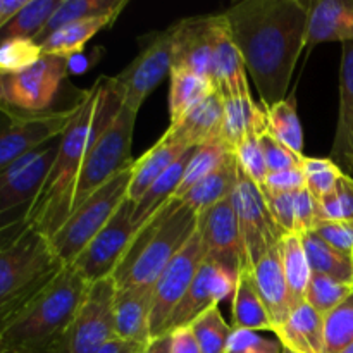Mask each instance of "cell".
<instances>
[{
    "instance_id": "cell-49",
    "label": "cell",
    "mask_w": 353,
    "mask_h": 353,
    "mask_svg": "<svg viewBox=\"0 0 353 353\" xmlns=\"http://www.w3.org/2000/svg\"><path fill=\"white\" fill-rule=\"evenodd\" d=\"M319 223L317 200L307 188L295 193V233L305 234L314 231Z\"/></svg>"
},
{
    "instance_id": "cell-24",
    "label": "cell",
    "mask_w": 353,
    "mask_h": 353,
    "mask_svg": "<svg viewBox=\"0 0 353 353\" xmlns=\"http://www.w3.org/2000/svg\"><path fill=\"white\" fill-rule=\"evenodd\" d=\"M150 314L152 286L116 290L114 324L117 340L147 345L152 340Z\"/></svg>"
},
{
    "instance_id": "cell-8",
    "label": "cell",
    "mask_w": 353,
    "mask_h": 353,
    "mask_svg": "<svg viewBox=\"0 0 353 353\" xmlns=\"http://www.w3.org/2000/svg\"><path fill=\"white\" fill-rule=\"evenodd\" d=\"M171 69L172 28H168L140 38V52L119 74L110 78V83L123 107L138 114L150 93L171 74Z\"/></svg>"
},
{
    "instance_id": "cell-11",
    "label": "cell",
    "mask_w": 353,
    "mask_h": 353,
    "mask_svg": "<svg viewBox=\"0 0 353 353\" xmlns=\"http://www.w3.org/2000/svg\"><path fill=\"white\" fill-rule=\"evenodd\" d=\"M205 257L207 248L196 228L195 234L190 238L188 243L174 255V259L161 272L157 281L152 285V338L164 334L172 312L190 290Z\"/></svg>"
},
{
    "instance_id": "cell-18",
    "label": "cell",
    "mask_w": 353,
    "mask_h": 353,
    "mask_svg": "<svg viewBox=\"0 0 353 353\" xmlns=\"http://www.w3.org/2000/svg\"><path fill=\"white\" fill-rule=\"evenodd\" d=\"M216 16L186 17L172 24V69L212 81Z\"/></svg>"
},
{
    "instance_id": "cell-61",
    "label": "cell",
    "mask_w": 353,
    "mask_h": 353,
    "mask_svg": "<svg viewBox=\"0 0 353 353\" xmlns=\"http://www.w3.org/2000/svg\"><path fill=\"white\" fill-rule=\"evenodd\" d=\"M3 30V24H2V21H0V31Z\"/></svg>"
},
{
    "instance_id": "cell-5",
    "label": "cell",
    "mask_w": 353,
    "mask_h": 353,
    "mask_svg": "<svg viewBox=\"0 0 353 353\" xmlns=\"http://www.w3.org/2000/svg\"><path fill=\"white\" fill-rule=\"evenodd\" d=\"M64 269L43 234L26 228L0 248V334L9 330Z\"/></svg>"
},
{
    "instance_id": "cell-25",
    "label": "cell",
    "mask_w": 353,
    "mask_h": 353,
    "mask_svg": "<svg viewBox=\"0 0 353 353\" xmlns=\"http://www.w3.org/2000/svg\"><path fill=\"white\" fill-rule=\"evenodd\" d=\"M186 150H188V147L179 143L178 140L171 137L169 131H165L161 140L131 165L128 200H131L133 203L137 202L154 185L155 179L161 178Z\"/></svg>"
},
{
    "instance_id": "cell-14",
    "label": "cell",
    "mask_w": 353,
    "mask_h": 353,
    "mask_svg": "<svg viewBox=\"0 0 353 353\" xmlns=\"http://www.w3.org/2000/svg\"><path fill=\"white\" fill-rule=\"evenodd\" d=\"M74 105L38 114H7L0 123V171L64 133Z\"/></svg>"
},
{
    "instance_id": "cell-12",
    "label": "cell",
    "mask_w": 353,
    "mask_h": 353,
    "mask_svg": "<svg viewBox=\"0 0 353 353\" xmlns=\"http://www.w3.org/2000/svg\"><path fill=\"white\" fill-rule=\"evenodd\" d=\"M233 203L241 240H243L245 255H247V265L250 269L265 252L279 245L286 233L276 224L261 186L245 172L241 165L238 168V183L233 192Z\"/></svg>"
},
{
    "instance_id": "cell-60",
    "label": "cell",
    "mask_w": 353,
    "mask_h": 353,
    "mask_svg": "<svg viewBox=\"0 0 353 353\" xmlns=\"http://www.w3.org/2000/svg\"><path fill=\"white\" fill-rule=\"evenodd\" d=\"M283 353H293V352H290V350H286V348H283Z\"/></svg>"
},
{
    "instance_id": "cell-62",
    "label": "cell",
    "mask_w": 353,
    "mask_h": 353,
    "mask_svg": "<svg viewBox=\"0 0 353 353\" xmlns=\"http://www.w3.org/2000/svg\"><path fill=\"white\" fill-rule=\"evenodd\" d=\"M352 261H353V252H352Z\"/></svg>"
},
{
    "instance_id": "cell-16",
    "label": "cell",
    "mask_w": 353,
    "mask_h": 353,
    "mask_svg": "<svg viewBox=\"0 0 353 353\" xmlns=\"http://www.w3.org/2000/svg\"><path fill=\"white\" fill-rule=\"evenodd\" d=\"M236 276V272L231 271L228 265L207 255L190 290L172 312L164 334L190 326L203 312L219 305L221 300L234 292Z\"/></svg>"
},
{
    "instance_id": "cell-35",
    "label": "cell",
    "mask_w": 353,
    "mask_h": 353,
    "mask_svg": "<svg viewBox=\"0 0 353 353\" xmlns=\"http://www.w3.org/2000/svg\"><path fill=\"white\" fill-rule=\"evenodd\" d=\"M126 0H61L59 7L55 9L54 16L47 23L45 30L37 38V43L40 45L45 38L61 26H65L74 21L86 19V17L100 16V14L114 12V10H123L126 7Z\"/></svg>"
},
{
    "instance_id": "cell-51",
    "label": "cell",
    "mask_w": 353,
    "mask_h": 353,
    "mask_svg": "<svg viewBox=\"0 0 353 353\" xmlns=\"http://www.w3.org/2000/svg\"><path fill=\"white\" fill-rule=\"evenodd\" d=\"M171 334V353H202L192 327H179Z\"/></svg>"
},
{
    "instance_id": "cell-22",
    "label": "cell",
    "mask_w": 353,
    "mask_h": 353,
    "mask_svg": "<svg viewBox=\"0 0 353 353\" xmlns=\"http://www.w3.org/2000/svg\"><path fill=\"white\" fill-rule=\"evenodd\" d=\"M254 285L268 309L272 326L279 327L290 314L293 312L292 300H290L288 286H286L285 274H283L281 254L279 245L265 252L257 262L250 268Z\"/></svg>"
},
{
    "instance_id": "cell-27",
    "label": "cell",
    "mask_w": 353,
    "mask_h": 353,
    "mask_svg": "<svg viewBox=\"0 0 353 353\" xmlns=\"http://www.w3.org/2000/svg\"><path fill=\"white\" fill-rule=\"evenodd\" d=\"M121 12L123 10H114V12L86 17V19L61 26L41 41V52L43 55H54V57H62L69 61L72 55L79 54L97 33L109 28L119 17Z\"/></svg>"
},
{
    "instance_id": "cell-6",
    "label": "cell",
    "mask_w": 353,
    "mask_h": 353,
    "mask_svg": "<svg viewBox=\"0 0 353 353\" xmlns=\"http://www.w3.org/2000/svg\"><path fill=\"white\" fill-rule=\"evenodd\" d=\"M137 112L121 107L112 123L100 133L81 165L71 195V214L103 185L133 165L131 143ZM69 214V216H71Z\"/></svg>"
},
{
    "instance_id": "cell-57",
    "label": "cell",
    "mask_w": 353,
    "mask_h": 353,
    "mask_svg": "<svg viewBox=\"0 0 353 353\" xmlns=\"http://www.w3.org/2000/svg\"><path fill=\"white\" fill-rule=\"evenodd\" d=\"M340 353H353V343L350 345V347L345 348V350H343V352H340Z\"/></svg>"
},
{
    "instance_id": "cell-45",
    "label": "cell",
    "mask_w": 353,
    "mask_h": 353,
    "mask_svg": "<svg viewBox=\"0 0 353 353\" xmlns=\"http://www.w3.org/2000/svg\"><path fill=\"white\" fill-rule=\"evenodd\" d=\"M261 148L262 154H264L265 165H268V174L269 172L300 168V165H302V159L305 157V155H299L293 150H290L285 143H281V141L268 130V126H265V130L261 133Z\"/></svg>"
},
{
    "instance_id": "cell-56",
    "label": "cell",
    "mask_w": 353,
    "mask_h": 353,
    "mask_svg": "<svg viewBox=\"0 0 353 353\" xmlns=\"http://www.w3.org/2000/svg\"><path fill=\"white\" fill-rule=\"evenodd\" d=\"M0 112L3 114H14L17 110H12L6 102V97H3V76L0 74Z\"/></svg>"
},
{
    "instance_id": "cell-13",
    "label": "cell",
    "mask_w": 353,
    "mask_h": 353,
    "mask_svg": "<svg viewBox=\"0 0 353 353\" xmlns=\"http://www.w3.org/2000/svg\"><path fill=\"white\" fill-rule=\"evenodd\" d=\"M138 230L140 228L133 223V202L126 199L69 268L74 269L86 283L110 278Z\"/></svg>"
},
{
    "instance_id": "cell-15",
    "label": "cell",
    "mask_w": 353,
    "mask_h": 353,
    "mask_svg": "<svg viewBox=\"0 0 353 353\" xmlns=\"http://www.w3.org/2000/svg\"><path fill=\"white\" fill-rule=\"evenodd\" d=\"M68 59L43 55L24 71L3 76V97L7 105L24 114L47 112L68 76Z\"/></svg>"
},
{
    "instance_id": "cell-39",
    "label": "cell",
    "mask_w": 353,
    "mask_h": 353,
    "mask_svg": "<svg viewBox=\"0 0 353 353\" xmlns=\"http://www.w3.org/2000/svg\"><path fill=\"white\" fill-rule=\"evenodd\" d=\"M353 343V290L324 316V353H340Z\"/></svg>"
},
{
    "instance_id": "cell-59",
    "label": "cell",
    "mask_w": 353,
    "mask_h": 353,
    "mask_svg": "<svg viewBox=\"0 0 353 353\" xmlns=\"http://www.w3.org/2000/svg\"><path fill=\"white\" fill-rule=\"evenodd\" d=\"M6 117H7V114L0 112V123H2V121H3V119H6Z\"/></svg>"
},
{
    "instance_id": "cell-3",
    "label": "cell",
    "mask_w": 353,
    "mask_h": 353,
    "mask_svg": "<svg viewBox=\"0 0 353 353\" xmlns=\"http://www.w3.org/2000/svg\"><path fill=\"white\" fill-rule=\"evenodd\" d=\"M199 228V212L172 199L134 234L130 248L114 271L116 288L152 286L165 265L188 243Z\"/></svg>"
},
{
    "instance_id": "cell-20",
    "label": "cell",
    "mask_w": 353,
    "mask_h": 353,
    "mask_svg": "<svg viewBox=\"0 0 353 353\" xmlns=\"http://www.w3.org/2000/svg\"><path fill=\"white\" fill-rule=\"evenodd\" d=\"M171 137L188 148L223 143L224 105L219 93H212L203 102L186 112L178 123L168 128Z\"/></svg>"
},
{
    "instance_id": "cell-19",
    "label": "cell",
    "mask_w": 353,
    "mask_h": 353,
    "mask_svg": "<svg viewBox=\"0 0 353 353\" xmlns=\"http://www.w3.org/2000/svg\"><path fill=\"white\" fill-rule=\"evenodd\" d=\"M212 83L223 100L250 97L247 69H245L240 52L231 40L230 30H228L223 14H217L216 33H214Z\"/></svg>"
},
{
    "instance_id": "cell-43",
    "label": "cell",
    "mask_w": 353,
    "mask_h": 353,
    "mask_svg": "<svg viewBox=\"0 0 353 353\" xmlns=\"http://www.w3.org/2000/svg\"><path fill=\"white\" fill-rule=\"evenodd\" d=\"M300 168H302L303 174H305L307 190L312 193L316 200H321L323 196L330 195L336 188L338 179L343 176V171L331 159L303 157Z\"/></svg>"
},
{
    "instance_id": "cell-17",
    "label": "cell",
    "mask_w": 353,
    "mask_h": 353,
    "mask_svg": "<svg viewBox=\"0 0 353 353\" xmlns=\"http://www.w3.org/2000/svg\"><path fill=\"white\" fill-rule=\"evenodd\" d=\"M199 233L209 257L228 265L236 274L241 269H248L233 195L199 214Z\"/></svg>"
},
{
    "instance_id": "cell-37",
    "label": "cell",
    "mask_w": 353,
    "mask_h": 353,
    "mask_svg": "<svg viewBox=\"0 0 353 353\" xmlns=\"http://www.w3.org/2000/svg\"><path fill=\"white\" fill-rule=\"evenodd\" d=\"M190 327L199 341L202 353H228L234 330L224 321L219 305L212 307L202 316L196 317L190 324Z\"/></svg>"
},
{
    "instance_id": "cell-47",
    "label": "cell",
    "mask_w": 353,
    "mask_h": 353,
    "mask_svg": "<svg viewBox=\"0 0 353 353\" xmlns=\"http://www.w3.org/2000/svg\"><path fill=\"white\" fill-rule=\"evenodd\" d=\"M314 233L343 254L353 252V221H324L314 228Z\"/></svg>"
},
{
    "instance_id": "cell-55",
    "label": "cell",
    "mask_w": 353,
    "mask_h": 353,
    "mask_svg": "<svg viewBox=\"0 0 353 353\" xmlns=\"http://www.w3.org/2000/svg\"><path fill=\"white\" fill-rule=\"evenodd\" d=\"M26 228L28 226L24 221H21V223L9 224V226H6V228H0V248H3L6 245H9L10 241L16 240V238L19 236V234L23 233Z\"/></svg>"
},
{
    "instance_id": "cell-52",
    "label": "cell",
    "mask_w": 353,
    "mask_h": 353,
    "mask_svg": "<svg viewBox=\"0 0 353 353\" xmlns=\"http://www.w3.org/2000/svg\"><path fill=\"white\" fill-rule=\"evenodd\" d=\"M138 353H171V334L165 333L161 336H155L147 345L140 348Z\"/></svg>"
},
{
    "instance_id": "cell-26",
    "label": "cell",
    "mask_w": 353,
    "mask_h": 353,
    "mask_svg": "<svg viewBox=\"0 0 353 353\" xmlns=\"http://www.w3.org/2000/svg\"><path fill=\"white\" fill-rule=\"evenodd\" d=\"M283 348L293 353H324V316L303 302L276 327Z\"/></svg>"
},
{
    "instance_id": "cell-2",
    "label": "cell",
    "mask_w": 353,
    "mask_h": 353,
    "mask_svg": "<svg viewBox=\"0 0 353 353\" xmlns=\"http://www.w3.org/2000/svg\"><path fill=\"white\" fill-rule=\"evenodd\" d=\"M123 107L110 78L100 76L74 103V114L59 138L55 161L43 186L26 210L24 223L50 238L71 214V195L86 155Z\"/></svg>"
},
{
    "instance_id": "cell-23",
    "label": "cell",
    "mask_w": 353,
    "mask_h": 353,
    "mask_svg": "<svg viewBox=\"0 0 353 353\" xmlns=\"http://www.w3.org/2000/svg\"><path fill=\"white\" fill-rule=\"evenodd\" d=\"M327 41H353V0H314L309 3L305 48Z\"/></svg>"
},
{
    "instance_id": "cell-32",
    "label": "cell",
    "mask_w": 353,
    "mask_h": 353,
    "mask_svg": "<svg viewBox=\"0 0 353 353\" xmlns=\"http://www.w3.org/2000/svg\"><path fill=\"white\" fill-rule=\"evenodd\" d=\"M303 247L309 259L310 271L330 276L345 285H353V261L352 255L343 254L331 247L330 243L317 236L314 231L302 234Z\"/></svg>"
},
{
    "instance_id": "cell-41",
    "label": "cell",
    "mask_w": 353,
    "mask_h": 353,
    "mask_svg": "<svg viewBox=\"0 0 353 353\" xmlns=\"http://www.w3.org/2000/svg\"><path fill=\"white\" fill-rule=\"evenodd\" d=\"M353 285L336 281L330 276L312 272L305 292V303H309L321 316H327L352 293Z\"/></svg>"
},
{
    "instance_id": "cell-48",
    "label": "cell",
    "mask_w": 353,
    "mask_h": 353,
    "mask_svg": "<svg viewBox=\"0 0 353 353\" xmlns=\"http://www.w3.org/2000/svg\"><path fill=\"white\" fill-rule=\"evenodd\" d=\"M276 224L285 233H295V193H271L261 188Z\"/></svg>"
},
{
    "instance_id": "cell-7",
    "label": "cell",
    "mask_w": 353,
    "mask_h": 353,
    "mask_svg": "<svg viewBox=\"0 0 353 353\" xmlns=\"http://www.w3.org/2000/svg\"><path fill=\"white\" fill-rule=\"evenodd\" d=\"M131 168L110 179L81 203L64 224L48 238L52 250L64 265H71L86 245L109 223L128 199Z\"/></svg>"
},
{
    "instance_id": "cell-29",
    "label": "cell",
    "mask_w": 353,
    "mask_h": 353,
    "mask_svg": "<svg viewBox=\"0 0 353 353\" xmlns=\"http://www.w3.org/2000/svg\"><path fill=\"white\" fill-rule=\"evenodd\" d=\"M238 168H240V164H238L236 155H231L217 171L200 179L178 200L185 205L192 207L199 214L203 212L209 207L219 203L221 200L233 195L238 183Z\"/></svg>"
},
{
    "instance_id": "cell-10",
    "label": "cell",
    "mask_w": 353,
    "mask_h": 353,
    "mask_svg": "<svg viewBox=\"0 0 353 353\" xmlns=\"http://www.w3.org/2000/svg\"><path fill=\"white\" fill-rule=\"evenodd\" d=\"M59 138L30 152L0 171V228L24 221L14 214L19 212L23 217L26 216V210L43 186L54 164Z\"/></svg>"
},
{
    "instance_id": "cell-30",
    "label": "cell",
    "mask_w": 353,
    "mask_h": 353,
    "mask_svg": "<svg viewBox=\"0 0 353 353\" xmlns=\"http://www.w3.org/2000/svg\"><path fill=\"white\" fill-rule=\"evenodd\" d=\"M195 148H188L164 174L159 179H155L154 185L133 203V223L138 228L143 223H147L159 209L165 205L168 202H171L174 199L176 192H178L179 185H181V179L185 176V169L188 165L190 157L193 155Z\"/></svg>"
},
{
    "instance_id": "cell-40",
    "label": "cell",
    "mask_w": 353,
    "mask_h": 353,
    "mask_svg": "<svg viewBox=\"0 0 353 353\" xmlns=\"http://www.w3.org/2000/svg\"><path fill=\"white\" fill-rule=\"evenodd\" d=\"M265 126H268L265 110H262L261 116L252 124V128L247 131L243 140L240 141V145L234 150V155H236L240 165L257 185H262L268 178V165H265L264 154H262L261 148V133L265 130Z\"/></svg>"
},
{
    "instance_id": "cell-21",
    "label": "cell",
    "mask_w": 353,
    "mask_h": 353,
    "mask_svg": "<svg viewBox=\"0 0 353 353\" xmlns=\"http://www.w3.org/2000/svg\"><path fill=\"white\" fill-rule=\"evenodd\" d=\"M330 159L353 179V41L341 43L340 107Z\"/></svg>"
},
{
    "instance_id": "cell-36",
    "label": "cell",
    "mask_w": 353,
    "mask_h": 353,
    "mask_svg": "<svg viewBox=\"0 0 353 353\" xmlns=\"http://www.w3.org/2000/svg\"><path fill=\"white\" fill-rule=\"evenodd\" d=\"M265 121L268 130L281 143H285L295 154L303 155V130L296 112L295 97H286L285 100L265 109Z\"/></svg>"
},
{
    "instance_id": "cell-31",
    "label": "cell",
    "mask_w": 353,
    "mask_h": 353,
    "mask_svg": "<svg viewBox=\"0 0 353 353\" xmlns=\"http://www.w3.org/2000/svg\"><path fill=\"white\" fill-rule=\"evenodd\" d=\"M279 254H281L283 274H285L286 286H288L292 307L296 309L305 302L307 286H309L310 276H312L302 234L286 233L279 241Z\"/></svg>"
},
{
    "instance_id": "cell-50",
    "label": "cell",
    "mask_w": 353,
    "mask_h": 353,
    "mask_svg": "<svg viewBox=\"0 0 353 353\" xmlns=\"http://www.w3.org/2000/svg\"><path fill=\"white\" fill-rule=\"evenodd\" d=\"M259 186L271 193H293L307 188V181L302 168H293L286 171L269 172L265 181Z\"/></svg>"
},
{
    "instance_id": "cell-53",
    "label": "cell",
    "mask_w": 353,
    "mask_h": 353,
    "mask_svg": "<svg viewBox=\"0 0 353 353\" xmlns=\"http://www.w3.org/2000/svg\"><path fill=\"white\" fill-rule=\"evenodd\" d=\"M26 2L28 0H0V21H2L3 28L26 6Z\"/></svg>"
},
{
    "instance_id": "cell-54",
    "label": "cell",
    "mask_w": 353,
    "mask_h": 353,
    "mask_svg": "<svg viewBox=\"0 0 353 353\" xmlns=\"http://www.w3.org/2000/svg\"><path fill=\"white\" fill-rule=\"evenodd\" d=\"M143 345L131 343V341H123V340H112L105 345L103 348H100L97 353H138Z\"/></svg>"
},
{
    "instance_id": "cell-38",
    "label": "cell",
    "mask_w": 353,
    "mask_h": 353,
    "mask_svg": "<svg viewBox=\"0 0 353 353\" xmlns=\"http://www.w3.org/2000/svg\"><path fill=\"white\" fill-rule=\"evenodd\" d=\"M231 155H234V152H231L224 143H212L196 147L193 155L190 157L188 165H186L185 169V176H183L181 185H179L174 199H181V196L185 195L193 185H196L200 179L212 174L214 171H217Z\"/></svg>"
},
{
    "instance_id": "cell-33",
    "label": "cell",
    "mask_w": 353,
    "mask_h": 353,
    "mask_svg": "<svg viewBox=\"0 0 353 353\" xmlns=\"http://www.w3.org/2000/svg\"><path fill=\"white\" fill-rule=\"evenodd\" d=\"M171 86H169V117L171 124L178 123L186 112L200 102L216 93V86L210 79L200 78L185 71L171 69Z\"/></svg>"
},
{
    "instance_id": "cell-34",
    "label": "cell",
    "mask_w": 353,
    "mask_h": 353,
    "mask_svg": "<svg viewBox=\"0 0 353 353\" xmlns=\"http://www.w3.org/2000/svg\"><path fill=\"white\" fill-rule=\"evenodd\" d=\"M61 0H28L26 6L6 24L0 31V41L10 38H30L37 40L45 30Z\"/></svg>"
},
{
    "instance_id": "cell-28",
    "label": "cell",
    "mask_w": 353,
    "mask_h": 353,
    "mask_svg": "<svg viewBox=\"0 0 353 353\" xmlns=\"http://www.w3.org/2000/svg\"><path fill=\"white\" fill-rule=\"evenodd\" d=\"M231 316H233V330L274 333L268 309L255 288L250 269L247 268L241 269L236 276V285L231 296Z\"/></svg>"
},
{
    "instance_id": "cell-44",
    "label": "cell",
    "mask_w": 353,
    "mask_h": 353,
    "mask_svg": "<svg viewBox=\"0 0 353 353\" xmlns=\"http://www.w3.org/2000/svg\"><path fill=\"white\" fill-rule=\"evenodd\" d=\"M317 217L324 221H353V179L343 174L330 195L317 200ZM317 223V224H319Z\"/></svg>"
},
{
    "instance_id": "cell-9",
    "label": "cell",
    "mask_w": 353,
    "mask_h": 353,
    "mask_svg": "<svg viewBox=\"0 0 353 353\" xmlns=\"http://www.w3.org/2000/svg\"><path fill=\"white\" fill-rule=\"evenodd\" d=\"M112 276L90 283L71 326L52 353H97L116 340Z\"/></svg>"
},
{
    "instance_id": "cell-46",
    "label": "cell",
    "mask_w": 353,
    "mask_h": 353,
    "mask_svg": "<svg viewBox=\"0 0 353 353\" xmlns=\"http://www.w3.org/2000/svg\"><path fill=\"white\" fill-rule=\"evenodd\" d=\"M228 353H283L279 340H269L255 331L234 330Z\"/></svg>"
},
{
    "instance_id": "cell-1",
    "label": "cell",
    "mask_w": 353,
    "mask_h": 353,
    "mask_svg": "<svg viewBox=\"0 0 353 353\" xmlns=\"http://www.w3.org/2000/svg\"><path fill=\"white\" fill-rule=\"evenodd\" d=\"M309 3L243 0L223 12L264 110L286 99L293 71L305 48Z\"/></svg>"
},
{
    "instance_id": "cell-58",
    "label": "cell",
    "mask_w": 353,
    "mask_h": 353,
    "mask_svg": "<svg viewBox=\"0 0 353 353\" xmlns=\"http://www.w3.org/2000/svg\"><path fill=\"white\" fill-rule=\"evenodd\" d=\"M0 353H17V352H12V350H6V348H0Z\"/></svg>"
},
{
    "instance_id": "cell-42",
    "label": "cell",
    "mask_w": 353,
    "mask_h": 353,
    "mask_svg": "<svg viewBox=\"0 0 353 353\" xmlns=\"http://www.w3.org/2000/svg\"><path fill=\"white\" fill-rule=\"evenodd\" d=\"M41 57V47L30 38H10L0 41V74H16L33 65Z\"/></svg>"
},
{
    "instance_id": "cell-4",
    "label": "cell",
    "mask_w": 353,
    "mask_h": 353,
    "mask_svg": "<svg viewBox=\"0 0 353 353\" xmlns=\"http://www.w3.org/2000/svg\"><path fill=\"white\" fill-rule=\"evenodd\" d=\"M90 283L64 265L26 312L0 334V348L17 353H52L71 326Z\"/></svg>"
}]
</instances>
